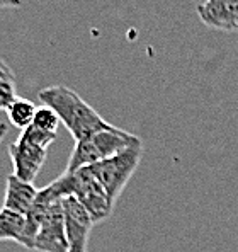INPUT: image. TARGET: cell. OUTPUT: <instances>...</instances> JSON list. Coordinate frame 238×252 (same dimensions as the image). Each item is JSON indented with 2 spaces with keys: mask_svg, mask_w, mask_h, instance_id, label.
<instances>
[{
  "mask_svg": "<svg viewBox=\"0 0 238 252\" xmlns=\"http://www.w3.org/2000/svg\"><path fill=\"white\" fill-rule=\"evenodd\" d=\"M38 97L44 106L51 107L58 114L60 121L65 125L75 142L85 140L94 133L113 126L66 85H51V87L41 89Z\"/></svg>",
  "mask_w": 238,
  "mask_h": 252,
  "instance_id": "1",
  "label": "cell"
},
{
  "mask_svg": "<svg viewBox=\"0 0 238 252\" xmlns=\"http://www.w3.org/2000/svg\"><path fill=\"white\" fill-rule=\"evenodd\" d=\"M136 142H140L138 136L116 126L97 131L89 138L75 142L65 172H75L82 167H90L102 160H107L124 148L135 145Z\"/></svg>",
  "mask_w": 238,
  "mask_h": 252,
  "instance_id": "2",
  "label": "cell"
},
{
  "mask_svg": "<svg viewBox=\"0 0 238 252\" xmlns=\"http://www.w3.org/2000/svg\"><path fill=\"white\" fill-rule=\"evenodd\" d=\"M51 184L61 198L73 196L80 205H84L95 223L106 220L113 213L114 205L109 201L106 191L95 179L90 167H82L75 172H63Z\"/></svg>",
  "mask_w": 238,
  "mask_h": 252,
  "instance_id": "3",
  "label": "cell"
},
{
  "mask_svg": "<svg viewBox=\"0 0 238 252\" xmlns=\"http://www.w3.org/2000/svg\"><path fill=\"white\" fill-rule=\"evenodd\" d=\"M141 157H143V142H136L135 145L124 148L118 155L102 160L95 165H90L92 174L104 188L107 198L113 205H116L122 189L129 183L133 174L138 169Z\"/></svg>",
  "mask_w": 238,
  "mask_h": 252,
  "instance_id": "4",
  "label": "cell"
},
{
  "mask_svg": "<svg viewBox=\"0 0 238 252\" xmlns=\"http://www.w3.org/2000/svg\"><path fill=\"white\" fill-rule=\"evenodd\" d=\"M61 203L63 215H65L68 252H87L89 235L92 232V227L95 225V220L73 196H65Z\"/></svg>",
  "mask_w": 238,
  "mask_h": 252,
  "instance_id": "5",
  "label": "cell"
},
{
  "mask_svg": "<svg viewBox=\"0 0 238 252\" xmlns=\"http://www.w3.org/2000/svg\"><path fill=\"white\" fill-rule=\"evenodd\" d=\"M63 198L55 201L44 213L34 239V251L39 252H68L65 232Z\"/></svg>",
  "mask_w": 238,
  "mask_h": 252,
  "instance_id": "6",
  "label": "cell"
},
{
  "mask_svg": "<svg viewBox=\"0 0 238 252\" xmlns=\"http://www.w3.org/2000/svg\"><path fill=\"white\" fill-rule=\"evenodd\" d=\"M9 155L14 165V176H17L22 181H28V183H34L46 162L48 148L21 135L16 142L9 145Z\"/></svg>",
  "mask_w": 238,
  "mask_h": 252,
  "instance_id": "7",
  "label": "cell"
},
{
  "mask_svg": "<svg viewBox=\"0 0 238 252\" xmlns=\"http://www.w3.org/2000/svg\"><path fill=\"white\" fill-rule=\"evenodd\" d=\"M196 12L208 28L238 31V0H204Z\"/></svg>",
  "mask_w": 238,
  "mask_h": 252,
  "instance_id": "8",
  "label": "cell"
},
{
  "mask_svg": "<svg viewBox=\"0 0 238 252\" xmlns=\"http://www.w3.org/2000/svg\"><path fill=\"white\" fill-rule=\"evenodd\" d=\"M39 194V189L32 183L22 181L17 176H9L5 184V194H3L2 208L16 211L21 215H28L32 205L36 203V198Z\"/></svg>",
  "mask_w": 238,
  "mask_h": 252,
  "instance_id": "9",
  "label": "cell"
},
{
  "mask_svg": "<svg viewBox=\"0 0 238 252\" xmlns=\"http://www.w3.org/2000/svg\"><path fill=\"white\" fill-rule=\"evenodd\" d=\"M2 240H12V242L21 244L22 247L31 251L26 215L16 213L7 208L0 210V242Z\"/></svg>",
  "mask_w": 238,
  "mask_h": 252,
  "instance_id": "10",
  "label": "cell"
},
{
  "mask_svg": "<svg viewBox=\"0 0 238 252\" xmlns=\"http://www.w3.org/2000/svg\"><path fill=\"white\" fill-rule=\"evenodd\" d=\"M36 111L38 107L32 101L24 97H17L12 104L7 109V118H9V123L14 126V128L19 129H26L29 128L36 116Z\"/></svg>",
  "mask_w": 238,
  "mask_h": 252,
  "instance_id": "11",
  "label": "cell"
},
{
  "mask_svg": "<svg viewBox=\"0 0 238 252\" xmlns=\"http://www.w3.org/2000/svg\"><path fill=\"white\" fill-rule=\"evenodd\" d=\"M32 126L43 129L46 133H53V135H58V125H60V118L58 114L55 113L51 107L48 106H39L38 111H36V116L32 120Z\"/></svg>",
  "mask_w": 238,
  "mask_h": 252,
  "instance_id": "12",
  "label": "cell"
},
{
  "mask_svg": "<svg viewBox=\"0 0 238 252\" xmlns=\"http://www.w3.org/2000/svg\"><path fill=\"white\" fill-rule=\"evenodd\" d=\"M16 99V77H0V109L7 111Z\"/></svg>",
  "mask_w": 238,
  "mask_h": 252,
  "instance_id": "13",
  "label": "cell"
},
{
  "mask_svg": "<svg viewBox=\"0 0 238 252\" xmlns=\"http://www.w3.org/2000/svg\"><path fill=\"white\" fill-rule=\"evenodd\" d=\"M22 0H0V9H14V7H21Z\"/></svg>",
  "mask_w": 238,
  "mask_h": 252,
  "instance_id": "14",
  "label": "cell"
},
{
  "mask_svg": "<svg viewBox=\"0 0 238 252\" xmlns=\"http://www.w3.org/2000/svg\"><path fill=\"white\" fill-rule=\"evenodd\" d=\"M0 77H14L12 70L7 66V63L3 60H0Z\"/></svg>",
  "mask_w": 238,
  "mask_h": 252,
  "instance_id": "15",
  "label": "cell"
},
{
  "mask_svg": "<svg viewBox=\"0 0 238 252\" xmlns=\"http://www.w3.org/2000/svg\"><path fill=\"white\" fill-rule=\"evenodd\" d=\"M7 131H9V126H7L5 123H0V147H2L3 138H5Z\"/></svg>",
  "mask_w": 238,
  "mask_h": 252,
  "instance_id": "16",
  "label": "cell"
}]
</instances>
